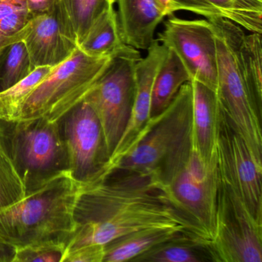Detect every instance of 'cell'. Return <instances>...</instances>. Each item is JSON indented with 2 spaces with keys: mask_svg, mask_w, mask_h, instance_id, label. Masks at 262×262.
Wrapping results in <instances>:
<instances>
[{
  "mask_svg": "<svg viewBox=\"0 0 262 262\" xmlns=\"http://www.w3.org/2000/svg\"><path fill=\"white\" fill-rule=\"evenodd\" d=\"M22 42L34 69L56 67L77 49L64 33L55 7L51 11L33 15Z\"/></svg>",
  "mask_w": 262,
  "mask_h": 262,
  "instance_id": "cell-14",
  "label": "cell"
},
{
  "mask_svg": "<svg viewBox=\"0 0 262 262\" xmlns=\"http://www.w3.org/2000/svg\"><path fill=\"white\" fill-rule=\"evenodd\" d=\"M16 248L0 237V262H13Z\"/></svg>",
  "mask_w": 262,
  "mask_h": 262,
  "instance_id": "cell-31",
  "label": "cell"
},
{
  "mask_svg": "<svg viewBox=\"0 0 262 262\" xmlns=\"http://www.w3.org/2000/svg\"><path fill=\"white\" fill-rule=\"evenodd\" d=\"M72 177L82 186L106 177L110 156L94 110L85 101L59 120Z\"/></svg>",
  "mask_w": 262,
  "mask_h": 262,
  "instance_id": "cell-10",
  "label": "cell"
},
{
  "mask_svg": "<svg viewBox=\"0 0 262 262\" xmlns=\"http://www.w3.org/2000/svg\"><path fill=\"white\" fill-rule=\"evenodd\" d=\"M134 262L214 261L210 242L187 231L155 245L131 260Z\"/></svg>",
  "mask_w": 262,
  "mask_h": 262,
  "instance_id": "cell-19",
  "label": "cell"
},
{
  "mask_svg": "<svg viewBox=\"0 0 262 262\" xmlns=\"http://www.w3.org/2000/svg\"><path fill=\"white\" fill-rule=\"evenodd\" d=\"M74 220V232L66 251L83 245H105L143 228L187 231L162 187L149 176L124 171H114L96 183L82 186Z\"/></svg>",
  "mask_w": 262,
  "mask_h": 262,
  "instance_id": "cell-1",
  "label": "cell"
},
{
  "mask_svg": "<svg viewBox=\"0 0 262 262\" xmlns=\"http://www.w3.org/2000/svg\"><path fill=\"white\" fill-rule=\"evenodd\" d=\"M118 19L126 45L147 50L155 41L158 26L165 15L156 0H116Z\"/></svg>",
  "mask_w": 262,
  "mask_h": 262,
  "instance_id": "cell-17",
  "label": "cell"
},
{
  "mask_svg": "<svg viewBox=\"0 0 262 262\" xmlns=\"http://www.w3.org/2000/svg\"><path fill=\"white\" fill-rule=\"evenodd\" d=\"M238 59L247 90L253 103L261 113V34L244 33L238 47Z\"/></svg>",
  "mask_w": 262,
  "mask_h": 262,
  "instance_id": "cell-23",
  "label": "cell"
},
{
  "mask_svg": "<svg viewBox=\"0 0 262 262\" xmlns=\"http://www.w3.org/2000/svg\"><path fill=\"white\" fill-rule=\"evenodd\" d=\"M217 154L219 177L237 193L254 219L262 223V162L254 157L223 111Z\"/></svg>",
  "mask_w": 262,
  "mask_h": 262,
  "instance_id": "cell-12",
  "label": "cell"
},
{
  "mask_svg": "<svg viewBox=\"0 0 262 262\" xmlns=\"http://www.w3.org/2000/svg\"><path fill=\"white\" fill-rule=\"evenodd\" d=\"M182 10L207 20L228 19L250 33H262V0H173L172 13Z\"/></svg>",
  "mask_w": 262,
  "mask_h": 262,
  "instance_id": "cell-16",
  "label": "cell"
},
{
  "mask_svg": "<svg viewBox=\"0 0 262 262\" xmlns=\"http://www.w3.org/2000/svg\"><path fill=\"white\" fill-rule=\"evenodd\" d=\"M188 82H191V78L185 66L177 54L168 49L153 84L150 118L162 114L174 100L181 87Z\"/></svg>",
  "mask_w": 262,
  "mask_h": 262,
  "instance_id": "cell-20",
  "label": "cell"
},
{
  "mask_svg": "<svg viewBox=\"0 0 262 262\" xmlns=\"http://www.w3.org/2000/svg\"><path fill=\"white\" fill-rule=\"evenodd\" d=\"M107 2H108V4L110 5H115V4L116 3V0H107Z\"/></svg>",
  "mask_w": 262,
  "mask_h": 262,
  "instance_id": "cell-33",
  "label": "cell"
},
{
  "mask_svg": "<svg viewBox=\"0 0 262 262\" xmlns=\"http://www.w3.org/2000/svg\"><path fill=\"white\" fill-rule=\"evenodd\" d=\"M210 247L214 262L262 261V223L254 219L237 193L221 179L215 231Z\"/></svg>",
  "mask_w": 262,
  "mask_h": 262,
  "instance_id": "cell-8",
  "label": "cell"
},
{
  "mask_svg": "<svg viewBox=\"0 0 262 262\" xmlns=\"http://www.w3.org/2000/svg\"><path fill=\"white\" fill-rule=\"evenodd\" d=\"M113 59L88 56L77 47L69 59L53 67L24 99L14 120H60L85 99Z\"/></svg>",
  "mask_w": 262,
  "mask_h": 262,
  "instance_id": "cell-6",
  "label": "cell"
},
{
  "mask_svg": "<svg viewBox=\"0 0 262 262\" xmlns=\"http://www.w3.org/2000/svg\"><path fill=\"white\" fill-rule=\"evenodd\" d=\"M156 3L159 4L160 8L163 11L165 16H171L173 15L172 4L173 0H156Z\"/></svg>",
  "mask_w": 262,
  "mask_h": 262,
  "instance_id": "cell-32",
  "label": "cell"
},
{
  "mask_svg": "<svg viewBox=\"0 0 262 262\" xmlns=\"http://www.w3.org/2000/svg\"><path fill=\"white\" fill-rule=\"evenodd\" d=\"M192 149V85L188 82L162 114L150 119L134 151L113 172L145 174L165 188L186 166Z\"/></svg>",
  "mask_w": 262,
  "mask_h": 262,
  "instance_id": "cell-3",
  "label": "cell"
},
{
  "mask_svg": "<svg viewBox=\"0 0 262 262\" xmlns=\"http://www.w3.org/2000/svg\"><path fill=\"white\" fill-rule=\"evenodd\" d=\"M82 185L62 173L24 199L0 210V237L16 248L65 245L74 232V209Z\"/></svg>",
  "mask_w": 262,
  "mask_h": 262,
  "instance_id": "cell-2",
  "label": "cell"
},
{
  "mask_svg": "<svg viewBox=\"0 0 262 262\" xmlns=\"http://www.w3.org/2000/svg\"><path fill=\"white\" fill-rule=\"evenodd\" d=\"M219 182L217 162L205 165L192 149L185 168L162 188L187 231L208 242L215 231Z\"/></svg>",
  "mask_w": 262,
  "mask_h": 262,
  "instance_id": "cell-7",
  "label": "cell"
},
{
  "mask_svg": "<svg viewBox=\"0 0 262 262\" xmlns=\"http://www.w3.org/2000/svg\"><path fill=\"white\" fill-rule=\"evenodd\" d=\"M66 246L58 244H40L16 248L13 262H62Z\"/></svg>",
  "mask_w": 262,
  "mask_h": 262,
  "instance_id": "cell-28",
  "label": "cell"
},
{
  "mask_svg": "<svg viewBox=\"0 0 262 262\" xmlns=\"http://www.w3.org/2000/svg\"><path fill=\"white\" fill-rule=\"evenodd\" d=\"M77 47L93 57L116 58L137 50L124 42L117 12L110 4L96 18Z\"/></svg>",
  "mask_w": 262,
  "mask_h": 262,
  "instance_id": "cell-18",
  "label": "cell"
},
{
  "mask_svg": "<svg viewBox=\"0 0 262 262\" xmlns=\"http://www.w3.org/2000/svg\"><path fill=\"white\" fill-rule=\"evenodd\" d=\"M156 40L179 56L191 78L217 93V58L214 33L207 19L168 16Z\"/></svg>",
  "mask_w": 262,
  "mask_h": 262,
  "instance_id": "cell-11",
  "label": "cell"
},
{
  "mask_svg": "<svg viewBox=\"0 0 262 262\" xmlns=\"http://www.w3.org/2000/svg\"><path fill=\"white\" fill-rule=\"evenodd\" d=\"M8 50L4 71L0 78V91L7 90L25 79L35 70L24 42H16L10 46Z\"/></svg>",
  "mask_w": 262,
  "mask_h": 262,
  "instance_id": "cell-26",
  "label": "cell"
},
{
  "mask_svg": "<svg viewBox=\"0 0 262 262\" xmlns=\"http://www.w3.org/2000/svg\"><path fill=\"white\" fill-rule=\"evenodd\" d=\"M26 196L24 181L7 148L0 141V210L18 203Z\"/></svg>",
  "mask_w": 262,
  "mask_h": 262,
  "instance_id": "cell-25",
  "label": "cell"
},
{
  "mask_svg": "<svg viewBox=\"0 0 262 262\" xmlns=\"http://www.w3.org/2000/svg\"><path fill=\"white\" fill-rule=\"evenodd\" d=\"M185 230L169 228H147L124 234L105 245L103 262H123L171 238L178 231Z\"/></svg>",
  "mask_w": 262,
  "mask_h": 262,
  "instance_id": "cell-22",
  "label": "cell"
},
{
  "mask_svg": "<svg viewBox=\"0 0 262 262\" xmlns=\"http://www.w3.org/2000/svg\"><path fill=\"white\" fill-rule=\"evenodd\" d=\"M0 141L13 159L26 186L33 193L54 178L70 171L59 121L0 119Z\"/></svg>",
  "mask_w": 262,
  "mask_h": 262,
  "instance_id": "cell-4",
  "label": "cell"
},
{
  "mask_svg": "<svg viewBox=\"0 0 262 262\" xmlns=\"http://www.w3.org/2000/svg\"><path fill=\"white\" fill-rule=\"evenodd\" d=\"M33 16L30 12H24L0 18V64L10 46L22 42Z\"/></svg>",
  "mask_w": 262,
  "mask_h": 262,
  "instance_id": "cell-27",
  "label": "cell"
},
{
  "mask_svg": "<svg viewBox=\"0 0 262 262\" xmlns=\"http://www.w3.org/2000/svg\"><path fill=\"white\" fill-rule=\"evenodd\" d=\"M141 58L139 50L114 58L84 99L100 122L110 158L131 116L136 87L135 66Z\"/></svg>",
  "mask_w": 262,
  "mask_h": 262,
  "instance_id": "cell-9",
  "label": "cell"
},
{
  "mask_svg": "<svg viewBox=\"0 0 262 262\" xmlns=\"http://www.w3.org/2000/svg\"><path fill=\"white\" fill-rule=\"evenodd\" d=\"M56 0H27L29 9L32 14L47 13L51 11L55 7Z\"/></svg>",
  "mask_w": 262,
  "mask_h": 262,
  "instance_id": "cell-30",
  "label": "cell"
},
{
  "mask_svg": "<svg viewBox=\"0 0 262 262\" xmlns=\"http://www.w3.org/2000/svg\"><path fill=\"white\" fill-rule=\"evenodd\" d=\"M105 245H87L66 251L62 262H103Z\"/></svg>",
  "mask_w": 262,
  "mask_h": 262,
  "instance_id": "cell-29",
  "label": "cell"
},
{
  "mask_svg": "<svg viewBox=\"0 0 262 262\" xmlns=\"http://www.w3.org/2000/svg\"><path fill=\"white\" fill-rule=\"evenodd\" d=\"M53 67L35 69L23 80L0 91V119L14 120L24 99L50 74Z\"/></svg>",
  "mask_w": 262,
  "mask_h": 262,
  "instance_id": "cell-24",
  "label": "cell"
},
{
  "mask_svg": "<svg viewBox=\"0 0 262 262\" xmlns=\"http://www.w3.org/2000/svg\"><path fill=\"white\" fill-rule=\"evenodd\" d=\"M216 45L217 95L222 111L257 160L262 162L260 113L242 76L238 47L243 29L225 19H209Z\"/></svg>",
  "mask_w": 262,
  "mask_h": 262,
  "instance_id": "cell-5",
  "label": "cell"
},
{
  "mask_svg": "<svg viewBox=\"0 0 262 262\" xmlns=\"http://www.w3.org/2000/svg\"><path fill=\"white\" fill-rule=\"evenodd\" d=\"M108 5L107 0H56L55 10L66 36L78 47Z\"/></svg>",
  "mask_w": 262,
  "mask_h": 262,
  "instance_id": "cell-21",
  "label": "cell"
},
{
  "mask_svg": "<svg viewBox=\"0 0 262 262\" xmlns=\"http://www.w3.org/2000/svg\"><path fill=\"white\" fill-rule=\"evenodd\" d=\"M193 149L207 165L217 162L222 108L215 92L192 81Z\"/></svg>",
  "mask_w": 262,
  "mask_h": 262,
  "instance_id": "cell-15",
  "label": "cell"
},
{
  "mask_svg": "<svg viewBox=\"0 0 262 262\" xmlns=\"http://www.w3.org/2000/svg\"><path fill=\"white\" fill-rule=\"evenodd\" d=\"M168 49L155 39L147 50L145 58L135 66V97L128 125L115 148L108 163L106 176H110L119 162L131 154L145 136L149 125L151 93L158 70Z\"/></svg>",
  "mask_w": 262,
  "mask_h": 262,
  "instance_id": "cell-13",
  "label": "cell"
}]
</instances>
